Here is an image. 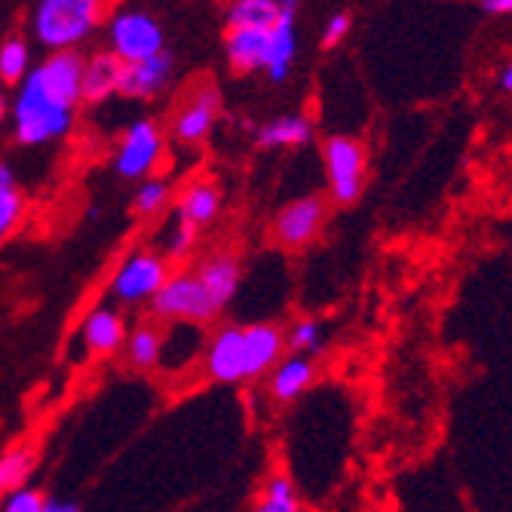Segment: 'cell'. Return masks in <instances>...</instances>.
Listing matches in <instances>:
<instances>
[{
  "instance_id": "29",
  "label": "cell",
  "mask_w": 512,
  "mask_h": 512,
  "mask_svg": "<svg viewBox=\"0 0 512 512\" xmlns=\"http://www.w3.org/2000/svg\"><path fill=\"white\" fill-rule=\"evenodd\" d=\"M350 28H353V16L347 10L332 13L329 22H325V28H322V46H325V50H335L338 43H344Z\"/></svg>"
},
{
  "instance_id": "17",
  "label": "cell",
  "mask_w": 512,
  "mask_h": 512,
  "mask_svg": "<svg viewBox=\"0 0 512 512\" xmlns=\"http://www.w3.org/2000/svg\"><path fill=\"white\" fill-rule=\"evenodd\" d=\"M316 381V365L307 356H286L279 359V365L273 368L270 375V396L276 402H295L298 396H304Z\"/></svg>"
},
{
  "instance_id": "20",
  "label": "cell",
  "mask_w": 512,
  "mask_h": 512,
  "mask_svg": "<svg viewBox=\"0 0 512 512\" xmlns=\"http://www.w3.org/2000/svg\"><path fill=\"white\" fill-rule=\"evenodd\" d=\"M163 341L166 335L160 332L157 322H138L126 338V359L132 368H157L163 359Z\"/></svg>"
},
{
  "instance_id": "21",
  "label": "cell",
  "mask_w": 512,
  "mask_h": 512,
  "mask_svg": "<svg viewBox=\"0 0 512 512\" xmlns=\"http://www.w3.org/2000/svg\"><path fill=\"white\" fill-rule=\"evenodd\" d=\"M227 28H273L279 19V0H237L230 4L227 13Z\"/></svg>"
},
{
  "instance_id": "2",
  "label": "cell",
  "mask_w": 512,
  "mask_h": 512,
  "mask_svg": "<svg viewBox=\"0 0 512 512\" xmlns=\"http://www.w3.org/2000/svg\"><path fill=\"white\" fill-rule=\"evenodd\" d=\"M286 353V335L273 322L224 325L206 347V375L218 384H243L273 371Z\"/></svg>"
},
{
  "instance_id": "10",
  "label": "cell",
  "mask_w": 512,
  "mask_h": 512,
  "mask_svg": "<svg viewBox=\"0 0 512 512\" xmlns=\"http://www.w3.org/2000/svg\"><path fill=\"white\" fill-rule=\"evenodd\" d=\"M298 4L295 0H279V19L267 31V53H264V74L273 83H283L292 74V62L298 56Z\"/></svg>"
},
{
  "instance_id": "23",
  "label": "cell",
  "mask_w": 512,
  "mask_h": 512,
  "mask_svg": "<svg viewBox=\"0 0 512 512\" xmlns=\"http://www.w3.org/2000/svg\"><path fill=\"white\" fill-rule=\"evenodd\" d=\"M34 451L31 448H10L0 454V494H13L22 491V485L28 482V476L34 473Z\"/></svg>"
},
{
  "instance_id": "19",
  "label": "cell",
  "mask_w": 512,
  "mask_h": 512,
  "mask_svg": "<svg viewBox=\"0 0 512 512\" xmlns=\"http://www.w3.org/2000/svg\"><path fill=\"white\" fill-rule=\"evenodd\" d=\"M313 138V123L304 114H279L258 129L261 148H304Z\"/></svg>"
},
{
  "instance_id": "6",
  "label": "cell",
  "mask_w": 512,
  "mask_h": 512,
  "mask_svg": "<svg viewBox=\"0 0 512 512\" xmlns=\"http://www.w3.org/2000/svg\"><path fill=\"white\" fill-rule=\"evenodd\" d=\"M151 310L157 319L181 322V325H206L221 313L206 295V289L197 283L194 270L172 273L166 279V286L151 298Z\"/></svg>"
},
{
  "instance_id": "25",
  "label": "cell",
  "mask_w": 512,
  "mask_h": 512,
  "mask_svg": "<svg viewBox=\"0 0 512 512\" xmlns=\"http://www.w3.org/2000/svg\"><path fill=\"white\" fill-rule=\"evenodd\" d=\"M255 512H301V497L289 476H270Z\"/></svg>"
},
{
  "instance_id": "31",
  "label": "cell",
  "mask_w": 512,
  "mask_h": 512,
  "mask_svg": "<svg viewBox=\"0 0 512 512\" xmlns=\"http://www.w3.org/2000/svg\"><path fill=\"white\" fill-rule=\"evenodd\" d=\"M479 10L488 16H512V0H482Z\"/></svg>"
},
{
  "instance_id": "26",
  "label": "cell",
  "mask_w": 512,
  "mask_h": 512,
  "mask_svg": "<svg viewBox=\"0 0 512 512\" xmlns=\"http://www.w3.org/2000/svg\"><path fill=\"white\" fill-rule=\"evenodd\" d=\"M169 197H172V191H169V184L163 178H148L142 188L135 191L132 209H135V215L151 218V215H160L166 209Z\"/></svg>"
},
{
  "instance_id": "22",
  "label": "cell",
  "mask_w": 512,
  "mask_h": 512,
  "mask_svg": "<svg viewBox=\"0 0 512 512\" xmlns=\"http://www.w3.org/2000/svg\"><path fill=\"white\" fill-rule=\"evenodd\" d=\"M25 215V197L16 188V175L7 163H0V243L19 227Z\"/></svg>"
},
{
  "instance_id": "13",
  "label": "cell",
  "mask_w": 512,
  "mask_h": 512,
  "mask_svg": "<svg viewBox=\"0 0 512 512\" xmlns=\"http://www.w3.org/2000/svg\"><path fill=\"white\" fill-rule=\"evenodd\" d=\"M123 71L126 65L111 53L102 50L83 62V80H80V99L86 105H99L111 96H117L123 86Z\"/></svg>"
},
{
  "instance_id": "4",
  "label": "cell",
  "mask_w": 512,
  "mask_h": 512,
  "mask_svg": "<svg viewBox=\"0 0 512 512\" xmlns=\"http://www.w3.org/2000/svg\"><path fill=\"white\" fill-rule=\"evenodd\" d=\"M325 178H329V197L341 206H350L362 197L368 151L353 135H332L322 145Z\"/></svg>"
},
{
  "instance_id": "11",
  "label": "cell",
  "mask_w": 512,
  "mask_h": 512,
  "mask_svg": "<svg viewBox=\"0 0 512 512\" xmlns=\"http://www.w3.org/2000/svg\"><path fill=\"white\" fill-rule=\"evenodd\" d=\"M221 111V96L215 86H200L191 92V99L175 111L172 120V135L181 145H200L209 135L215 117Z\"/></svg>"
},
{
  "instance_id": "32",
  "label": "cell",
  "mask_w": 512,
  "mask_h": 512,
  "mask_svg": "<svg viewBox=\"0 0 512 512\" xmlns=\"http://www.w3.org/2000/svg\"><path fill=\"white\" fill-rule=\"evenodd\" d=\"M43 512H80V506H77V503H71V500L46 497V500H43Z\"/></svg>"
},
{
  "instance_id": "12",
  "label": "cell",
  "mask_w": 512,
  "mask_h": 512,
  "mask_svg": "<svg viewBox=\"0 0 512 512\" xmlns=\"http://www.w3.org/2000/svg\"><path fill=\"white\" fill-rule=\"evenodd\" d=\"M194 276H197V283L206 289V295L212 298V304L218 310H224L240 292L243 264L234 252H212L194 267Z\"/></svg>"
},
{
  "instance_id": "34",
  "label": "cell",
  "mask_w": 512,
  "mask_h": 512,
  "mask_svg": "<svg viewBox=\"0 0 512 512\" xmlns=\"http://www.w3.org/2000/svg\"><path fill=\"white\" fill-rule=\"evenodd\" d=\"M7 117V99H4V92H0V120Z\"/></svg>"
},
{
  "instance_id": "27",
  "label": "cell",
  "mask_w": 512,
  "mask_h": 512,
  "mask_svg": "<svg viewBox=\"0 0 512 512\" xmlns=\"http://www.w3.org/2000/svg\"><path fill=\"white\" fill-rule=\"evenodd\" d=\"M197 237H200V230L191 227V224H184L175 218V224L169 227V234L163 240V258L166 261H184V258H191V252L197 249Z\"/></svg>"
},
{
  "instance_id": "24",
  "label": "cell",
  "mask_w": 512,
  "mask_h": 512,
  "mask_svg": "<svg viewBox=\"0 0 512 512\" xmlns=\"http://www.w3.org/2000/svg\"><path fill=\"white\" fill-rule=\"evenodd\" d=\"M31 74V50L22 37H7L0 43V83H22Z\"/></svg>"
},
{
  "instance_id": "9",
  "label": "cell",
  "mask_w": 512,
  "mask_h": 512,
  "mask_svg": "<svg viewBox=\"0 0 512 512\" xmlns=\"http://www.w3.org/2000/svg\"><path fill=\"white\" fill-rule=\"evenodd\" d=\"M329 215V200L322 194H307L292 203H286L273 218V237L286 249H301L316 240V234Z\"/></svg>"
},
{
  "instance_id": "3",
  "label": "cell",
  "mask_w": 512,
  "mask_h": 512,
  "mask_svg": "<svg viewBox=\"0 0 512 512\" xmlns=\"http://www.w3.org/2000/svg\"><path fill=\"white\" fill-rule=\"evenodd\" d=\"M108 7L96 0H40L31 13L34 37L53 53H77V46L92 37Z\"/></svg>"
},
{
  "instance_id": "1",
  "label": "cell",
  "mask_w": 512,
  "mask_h": 512,
  "mask_svg": "<svg viewBox=\"0 0 512 512\" xmlns=\"http://www.w3.org/2000/svg\"><path fill=\"white\" fill-rule=\"evenodd\" d=\"M83 62L86 59L80 53H53L31 68L13 102V129L19 145L40 148L71 132L77 105L83 102Z\"/></svg>"
},
{
  "instance_id": "33",
  "label": "cell",
  "mask_w": 512,
  "mask_h": 512,
  "mask_svg": "<svg viewBox=\"0 0 512 512\" xmlns=\"http://www.w3.org/2000/svg\"><path fill=\"white\" fill-rule=\"evenodd\" d=\"M497 86L506 92V96H512V59L500 68V74H497Z\"/></svg>"
},
{
  "instance_id": "8",
  "label": "cell",
  "mask_w": 512,
  "mask_h": 512,
  "mask_svg": "<svg viewBox=\"0 0 512 512\" xmlns=\"http://www.w3.org/2000/svg\"><path fill=\"white\" fill-rule=\"evenodd\" d=\"M163 148H166L163 129L154 120H135L123 132V142H120L117 157H114V169L129 181H138V178L148 181L151 172L163 160Z\"/></svg>"
},
{
  "instance_id": "7",
  "label": "cell",
  "mask_w": 512,
  "mask_h": 512,
  "mask_svg": "<svg viewBox=\"0 0 512 512\" xmlns=\"http://www.w3.org/2000/svg\"><path fill=\"white\" fill-rule=\"evenodd\" d=\"M169 276H172L169 261L160 252L142 249L120 264V270L111 279V292L123 304H142V301H151L166 286Z\"/></svg>"
},
{
  "instance_id": "18",
  "label": "cell",
  "mask_w": 512,
  "mask_h": 512,
  "mask_svg": "<svg viewBox=\"0 0 512 512\" xmlns=\"http://www.w3.org/2000/svg\"><path fill=\"white\" fill-rule=\"evenodd\" d=\"M267 31L264 28H227V34H224V53H227V62L234 65V71L252 74V71L264 68Z\"/></svg>"
},
{
  "instance_id": "30",
  "label": "cell",
  "mask_w": 512,
  "mask_h": 512,
  "mask_svg": "<svg viewBox=\"0 0 512 512\" xmlns=\"http://www.w3.org/2000/svg\"><path fill=\"white\" fill-rule=\"evenodd\" d=\"M43 494L34 491V488H22V491H13L7 494V500L0 503V512H43Z\"/></svg>"
},
{
  "instance_id": "15",
  "label": "cell",
  "mask_w": 512,
  "mask_h": 512,
  "mask_svg": "<svg viewBox=\"0 0 512 512\" xmlns=\"http://www.w3.org/2000/svg\"><path fill=\"white\" fill-rule=\"evenodd\" d=\"M126 338V319L111 307L92 310L83 322V344L92 356H114L120 347H126Z\"/></svg>"
},
{
  "instance_id": "28",
  "label": "cell",
  "mask_w": 512,
  "mask_h": 512,
  "mask_svg": "<svg viewBox=\"0 0 512 512\" xmlns=\"http://www.w3.org/2000/svg\"><path fill=\"white\" fill-rule=\"evenodd\" d=\"M286 335V350L292 353V356H304V353H310V350H316L319 347V335H322V329H319V322L316 319H298L289 332H283Z\"/></svg>"
},
{
  "instance_id": "5",
  "label": "cell",
  "mask_w": 512,
  "mask_h": 512,
  "mask_svg": "<svg viewBox=\"0 0 512 512\" xmlns=\"http://www.w3.org/2000/svg\"><path fill=\"white\" fill-rule=\"evenodd\" d=\"M163 25L145 10H114L108 22V50L123 62L135 65L163 53Z\"/></svg>"
},
{
  "instance_id": "16",
  "label": "cell",
  "mask_w": 512,
  "mask_h": 512,
  "mask_svg": "<svg viewBox=\"0 0 512 512\" xmlns=\"http://www.w3.org/2000/svg\"><path fill=\"white\" fill-rule=\"evenodd\" d=\"M221 191L215 188L212 181H191L188 188L178 194V203H175V218L191 224V227H206L218 218L221 212Z\"/></svg>"
},
{
  "instance_id": "14",
  "label": "cell",
  "mask_w": 512,
  "mask_h": 512,
  "mask_svg": "<svg viewBox=\"0 0 512 512\" xmlns=\"http://www.w3.org/2000/svg\"><path fill=\"white\" fill-rule=\"evenodd\" d=\"M172 74H175V59L166 50L160 56H154V59L126 65L120 96H129V99H157L160 92L172 83Z\"/></svg>"
}]
</instances>
